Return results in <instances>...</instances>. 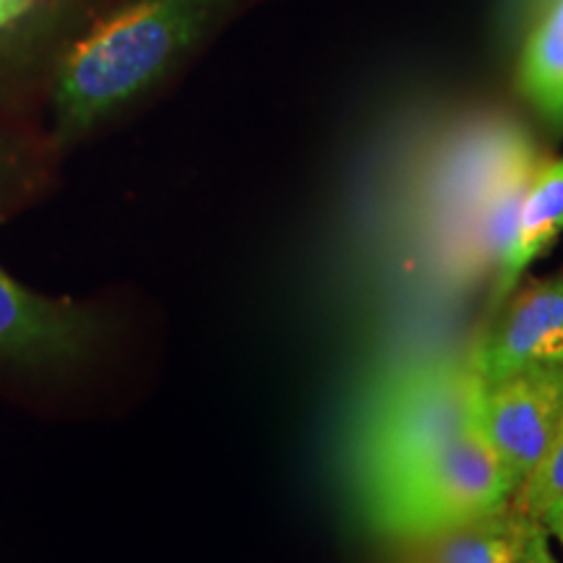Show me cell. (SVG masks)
<instances>
[{
    "label": "cell",
    "instance_id": "6da1fadb",
    "mask_svg": "<svg viewBox=\"0 0 563 563\" xmlns=\"http://www.w3.org/2000/svg\"><path fill=\"white\" fill-rule=\"evenodd\" d=\"M258 3L266 0H125L60 60L53 95L58 136H81L139 100Z\"/></svg>",
    "mask_w": 563,
    "mask_h": 563
},
{
    "label": "cell",
    "instance_id": "7a4b0ae2",
    "mask_svg": "<svg viewBox=\"0 0 563 563\" xmlns=\"http://www.w3.org/2000/svg\"><path fill=\"white\" fill-rule=\"evenodd\" d=\"M481 378L473 361L407 376L373 407L355 443L363 501L439 452L477 422Z\"/></svg>",
    "mask_w": 563,
    "mask_h": 563
},
{
    "label": "cell",
    "instance_id": "3957f363",
    "mask_svg": "<svg viewBox=\"0 0 563 563\" xmlns=\"http://www.w3.org/2000/svg\"><path fill=\"white\" fill-rule=\"evenodd\" d=\"M509 501L501 464L475 422L389 488L365 498V517L384 538L420 543Z\"/></svg>",
    "mask_w": 563,
    "mask_h": 563
},
{
    "label": "cell",
    "instance_id": "277c9868",
    "mask_svg": "<svg viewBox=\"0 0 563 563\" xmlns=\"http://www.w3.org/2000/svg\"><path fill=\"white\" fill-rule=\"evenodd\" d=\"M563 418V368H525L481 384L477 428L501 464L511 498L543 460Z\"/></svg>",
    "mask_w": 563,
    "mask_h": 563
},
{
    "label": "cell",
    "instance_id": "5b68a950",
    "mask_svg": "<svg viewBox=\"0 0 563 563\" xmlns=\"http://www.w3.org/2000/svg\"><path fill=\"white\" fill-rule=\"evenodd\" d=\"M470 361L481 384L525 368H563V274L519 282Z\"/></svg>",
    "mask_w": 563,
    "mask_h": 563
},
{
    "label": "cell",
    "instance_id": "8992f818",
    "mask_svg": "<svg viewBox=\"0 0 563 563\" xmlns=\"http://www.w3.org/2000/svg\"><path fill=\"white\" fill-rule=\"evenodd\" d=\"M100 336L102 323L87 308L42 298L0 269V361L63 371L87 361Z\"/></svg>",
    "mask_w": 563,
    "mask_h": 563
},
{
    "label": "cell",
    "instance_id": "52a82bcc",
    "mask_svg": "<svg viewBox=\"0 0 563 563\" xmlns=\"http://www.w3.org/2000/svg\"><path fill=\"white\" fill-rule=\"evenodd\" d=\"M563 232V157H543L527 180L517 217H514L511 241L504 262L496 269L493 287V311L506 300L522 274L543 258Z\"/></svg>",
    "mask_w": 563,
    "mask_h": 563
},
{
    "label": "cell",
    "instance_id": "ba28073f",
    "mask_svg": "<svg viewBox=\"0 0 563 563\" xmlns=\"http://www.w3.org/2000/svg\"><path fill=\"white\" fill-rule=\"evenodd\" d=\"M517 63V91L553 139L563 136V0L527 26Z\"/></svg>",
    "mask_w": 563,
    "mask_h": 563
},
{
    "label": "cell",
    "instance_id": "9c48e42d",
    "mask_svg": "<svg viewBox=\"0 0 563 563\" xmlns=\"http://www.w3.org/2000/svg\"><path fill=\"white\" fill-rule=\"evenodd\" d=\"M530 519L511 504L473 522L420 540L415 563H519L522 534Z\"/></svg>",
    "mask_w": 563,
    "mask_h": 563
},
{
    "label": "cell",
    "instance_id": "30bf717a",
    "mask_svg": "<svg viewBox=\"0 0 563 563\" xmlns=\"http://www.w3.org/2000/svg\"><path fill=\"white\" fill-rule=\"evenodd\" d=\"M509 504L519 514H525L527 519H534V522H540L548 511L563 504V418L551 446L545 449L543 460L519 485Z\"/></svg>",
    "mask_w": 563,
    "mask_h": 563
},
{
    "label": "cell",
    "instance_id": "8fae6325",
    "mask_svg": "<svg viewBox=\"0 0 563 563\" xmlns=\"http://www.w3.org/2000/svg\"><path fill=\"white\" fill-rule=\"evenodd\" d=\"M519 563H559L551 551V534L543 525L530 519L522 534V548H519Z\"/></svg>",
    "mask_w": 563,
    "mask_h": 563
},
{
    "label": "cell",
    "instance_id": "7c38bea8",
    "mask_svg": "<svg viewBox=\"0 0 563 563\" xmlns=\"http://www.w3.org/2000/svg\"><path fill=\"white\" fill-rule=\"evenodd\" d=\"M548 5H551V0H517V16H519V24H522V30H527V26L540 16Z\"/></svg>",
    "mask_w": 563,
    "mask_h": 563
},
{
    "label": "cell",
    "instance_id": "4fadbf2b",
    "mask_svg": "<svg viewBox=\"0 0 563 563\" xmlns=\"http://www.w3.org/2000/svg\"><path fill=\"white\" fill-rule=\"evenodd\" d=\"M32 0H0V30L9 26L13 19H19L21 13L30 11Z\"/></svg>",
    "mask_w": 563,
    "mask_h": 563
},
{
    "label": "cell",
    "instance_id": "5bb4252c",
    "mask_svg": "<svg viewBox=\"0 0 563 563\" xmlns=\"http://www.w3.org/2000/svg\"><path fill=\"white\" fill-rule=\"evenodd\" d=\"M540 525H543V530L551 534V538H555L563 548V504L555 506V509H551L545 514L543 519H540Z\"/></svg>",
    "mask_w": 563,
    "mask_h": 563
}]
</instances>
